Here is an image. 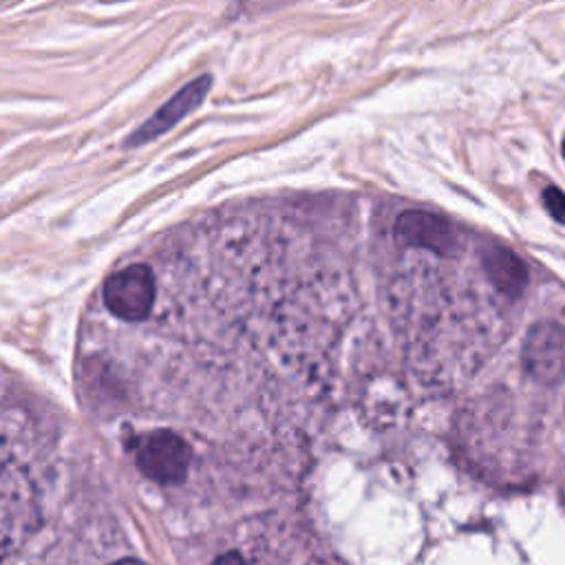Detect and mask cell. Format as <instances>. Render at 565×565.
Wrapping results in <instances>:
<instances>
[{
	"label": "cell",
	"instance_id": "7a4b0ae2",
	"mask_svg": "<svg viewBox=\"0 0 565 565\" xmlns=\"http://www.w3.org/2000/svg\"><path fill=\"white\" fill-rule=\"evenodd\" d=\"M157 296V285L148 265H128L104 282V302L121 320L148 318Z\"/></svg>",
	"mask_w": 565,
	"mask_h": 565
},
{
	"label": "cell",
	"instance_id": "9c48e42d",
	"mask_svg": "<svg viewBox=\"0 0 565 565\" xmlns=\"http://www.w3.org/2000/svg\"><path fill=\"white\" fill-rule=\"evenodd\" d=\"M113 565H146V563H141V561H137V558H119V561H115Z\"/></svg>",
	"mask_w": 565,
	"mask_h": 565
},
{
	"label": "cell",
	"instance_id": "6da1fadb",
	"mask_svg": "<svg viewBox=\"0 0 565 565\" xmlns=\"http://www.w3.org/2000/svg\"><path fill=\"white\" fill-rule=\"evenodd\" d=\"M130 450L137 468L157 483H181L192 459L190 444L166 428L132 437Z\"/></svg>",
	"mask_w": 565,
	"mask_h": 565
},
{
	"label": "cell",
	"instance_id": "277c9868",
	"mask_svg": "<svg viewBox=\"0 0 565 565\" xmlns=\"http://www.w3.org/2000/svg\"><path fill=\"white\" fill-rule=\"evenodd\" d=\"M393 232L397 243L404 247L426 249L444 258L459 254V232L446 216L408 210L397 216Z\"/></svg>",
	"mask_w": 565,
	"mask_h": 565
},
{
	"label": "cell",
	"instance_id": "30bf717a",
	"mask_svg": "<svg viewBox=\"0 0 565 565\" xmlns=\"http://www.w3.org/2000/svg\"><path fill=\"white\" fill-rule=\"evenodd\" d=\"M563 157H565V139H563Z\"/></svg>",
	"mask_w": 565,
	"mask_h": 565
},
{
	"label": "cell",
	"instance_id": "8992f818",
	"mask_svg": "<svg viewBox=\"0 0 565 565\" xmlns=\"http://www.w3.org/2000/svg\"><path fill=\"white\" fill-rule=\"evenodd\" d=\"M483 271L490 282L505 296H519L527 282L525 265L503 247H488L483 252Z\"/></svg>",
	"mask_w": 565,
	"mask_h": 565
},
{
	"label": "cell",
	"instance_id": "3957f363",
	"mask_svg": "<svg viewBox=\"0 0 565 565\" xmlns=\"http://www.w3.org/2000/svg\"><path fill=\"white\" fill-rule=\"evenodd\" d=\"M521 360L539 384H561L565 380V327L558 322L534 324L523 340Z\"/></svg>",
	"mask_w": 565,
	"mask_h": 565
},
{
	"label": "cell",
	"instance_id": "ba28073f",
	"mask_svg": "<svg viewBox=\"0 0 565 565\" xmlns=\"http://www.w3.org/2000/svg\"><path fill=\"white\" fill-rule=\"evenodd\" d=\"M212 565H247V561L238 552H225L214 558Z\"/></svg>",
	"mask_w": 565,
	"mask_h": 565
},
{
	"label": "cell",
	"instance_id": "52a82bcc",
	"mask_svg": "<svg viewBox=\"0 0 565 565\" xmlns=\"http://www.w3.org/2000/svg\"><path fill=\"white\" fill-rule=\"evenodd\" d=\"M543 205L547 207L550 216L558 223H565V194L556 185L543 190Z\"/></svg>",
	"mask_w": 565,
	"mask_h": 565
},
{
	"label": "cell",
	"instance_id": "5b68a950",
	"mask_svg": "<svg viewBox=\"0 0 565 565\" xmlns=\"http://www.w3.org/2000/svg\"><path fill=\"white\" fill-rule=\"evenodd\" d=\"M210 84H212V77L210 75H201L196 79H192L190 84H185L181 90H177L150 119H146L137 132L130 135L128 143L130 146H141L150 139H154L157 135L166 132L168 128H172L179 119H183L188 113H192L201 102L203 97L207 95L210 90Z\"/></svg>",
	"mask_w": 565,
	"mask_h": 565
}]
</instances>
